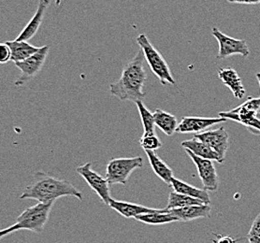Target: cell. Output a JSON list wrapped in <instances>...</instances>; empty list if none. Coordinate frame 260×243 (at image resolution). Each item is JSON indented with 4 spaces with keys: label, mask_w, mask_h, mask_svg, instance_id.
Segmentation results:
<instances>
[{
    "label": "cell",
    "mask_w": 260,
    "mask_h": 243,
    "mask_svg": "<svg viewBox=\"0 0 260 243\" xmlns=\"http://www.w3.org/2000/svg\"><path fill=\"white\" fill-rule=\"evenodd\" d=\"M137 43L141 48L145 60L151 71L154 75L159 79L162 85L175 84V80L172 77L170 66L168 65L165 58L160 54L159 51L154 48V45L148 40L145 34H141L137 38Z\"/></svg>",
    "instance_id": "4"
},
{
    "label": "cell",
    "mask_w": 260,
    "mask_h": 243,
    "mask_svg": "<svg viewBox=\"0 0 260 243\" xmlns=\"http://www.w3.org/2000/svg\"><path fill=\"white\" fill-rule=\"evenodd\" d=\"M218 77L225 86L230 88L236 98H243L246 94L242 79L235 70L231 67L221 68L219 70Z\"/></svg>",
    "instance_id": "16"
},
{
    "label": "cell",
    "mask_w": 260,
    "mask_h": 243,
    "mask_svg": "<svg viewBox=\"0 0 260 243\" xmlns=\"http://www.w3.org/2000/svg\"><path fill=\"white\" fill-rule=\"evenodd\" d=\"M144 59L143 52L140 50L136 56L125 65L118 81L110 84L112 95L118 97L121 101L136 103L137 101L143 100L146 95L143 87L147 78L143 66Z\"/></svg>",
    "instance_id": "2"
},
{
    "label": "cell",
    "mask_w": 260,
    "mask_h": 243,
    "mask_svg": "<svg viewBox=\"0 0 260 243\" xmlns=\"http://www.w3.org/2000/svg\"><path fill=\"white\" fill-rule=\"evenodd\" d=\"M247 238L249 243H260V214L254 220Z\"/></svg>",
    "instance_id": "26"
},
{
    "label": "cell",
    "mask_w": 260,
    "mask_h": 243,
    "mask_svg": "<svg viewBox=\"0 0 260 243\" xmlns=\"http://www.w3.org/2000/svg\"><path fill=\"white\" fill-rule=\"evenodd\" d=\"M169 212L177 217L180 222H190L193 220L209 218L211 216L212 207L210 204H201L172 209L169 210Z\"/></svg>",
    "instance_id": "14"
},
{
    "label": "cell",
    "mask_w": 260,
    "mask_h": 243,
    "mask_svg": "<svg viewBox=\"0 0 260 243\" xmlns=\"http://www.w3.org/2000/svg\"><path fill=\"white\" fill-rule=\"evenodd\" d=\"M184 151L197 167L203 189L210 192H216L219 187V176L213 161L199 157L187 149H184Z\"/></svg>",
    "instance_id": "10"
},
{
    "label": "cell",
    "mask_w": 260,
    "mask_h": 243,
    "mask_svg": "<svg viewBox=\"0 0 260 243\" xmlns=\"http://www.w3.org/2000/svg\"><path fill=\"white\" fill-rule=\"evenodd\" d=\"M6 43L9 45V47L11 48L12 61L14 63L27 59L28 57L35 54L40 50V48L35 47L28 42H24V41L20 42L15 40L12 42H7Z\"/></svg>",
    "instance_id": "22"
},
{
    "label": "cell",
    "mask_w": 260,
    "mask_h": 243,
    "mask_svg": "<svg viewBox=\"0 0 260 243\" xmlns=\"http://www.w3.org/2000/svg\"><path fill=\"white\" fill-rule=\"evenodd\" d=\"M228 121V119L220 117L218 118H210V117H197V116H186L182 119L178 125L176 133L181 134H189L195 133L199 134L206 130L213 125L223 123Z\"/></svg>",
    "instance_id": "12"
},
{
    "label": "cell",
    "mask_w": 260,
    "mask_h": 243,
    "mask_svg": "<svg viewBox=\"0 0 260 243\" xmlns=\"http://www.w3.org/2000/svg\"><path fill=\"white\" fill-rule=\"evenodd\" d=\"M135 219L143 224L151 225H166V224L180 222L177 217H175L166 209H159L157 212H154V213L139 215Z\"/></svg>",
    "instance_id": "21"
},
{
    "label": "cell",
    "mask_w": 260,
    "mask_h": 243,
    "mask_svg": "<svg viewBox=\"0 0 260 243\" xmlns=\"http://www.w3.org/2000/svg\"><path fill=\"white\" fill-rule=\"evenodd\" d=\"M212 34L219 44L217 59H226L232 55L239 54L243 57H247L250 54L247 42L244 40H237L232 37L222 33L217 27H213Z\"/></svg>",
    "instance_id": "8"
},
{
    "label": "cell",
    "mask_w": 260,
    "mask_h": 243,
    "mask_svg": "<svg viewBox=\"0 0 260 243\" xmlns=\"http://www.w3.org/2000/svg\"><path fill=\"white\" fill-rule=\"evenodd\" d=\"M50 51V46H42L40 50L28 57L27 59L14 63L15 65L21 72L20 77L15 82V86L22 87L25 83L29 82L33 78L38 75V73L42 71V66L47 59L48 54Z\"/></svg>",
    "instance_id": "7"
},
{
    "label": "cell",
    "mask_w": 260,
    "mask_h": 243,
    "mask_svg": "<svg viewBox=\"0 0 260 243\" xmlns=\"http://www.w3.org/2000/svg\"><path fill=\"white\" fill-rule=\"evenodd\" d=\"M0 63L6 64L9 61H12V51L9 45L5 43L0 44Z\"/></svg>",
    "instance_id": "27"
},
{
    "label": "cell",
    "mask_w": 260,
    "mask_h": 243,
    "mask_svg": "<svg viewBox=\"0 0 260 243\" xmlns=\"http://www.w3.org/2000/svg\"><path fill=\"white\" fill-rule=\"evenodd\" d=\"M110 207L121 214L124 218H136L137 216L142 214H151L157 212L159 209H152V207H145L143 205L131 203V202L121 201L112 199L109 205Z\"/></svg>",
    "instance_id": "15"
},
{
    "label": "cell",
    "mask_w": 260,
    "mask_h": 243,
    "mask_svg": "<svg viewBox=\"0 0 260 243\" xmlns=\"http://www.w3.org/2000/svg\"><path fill=\"white\" fill-rule=\"evenodd\" d=\"M171 187H172L173 191L177 192L179 194H183L185 196H192L198 199H201L204 202L205 204H210L211 203V197L208 194L207 191L205 189H199L195 186L191 185L189 184H186L183 181L173 177L172 180V184Z\"/></svg>",
    "instance_id": "19"
},
{
    "label": "cell",
    "mask_w": 260,
    "mask_h": 243,
    "mask_svg": "<svg viewBox=\"0 0 260 243\" xmlns=\"http://www.w3.org/2000/svg\"><path fill=\"white\" fill-rule=\"evenodd\" d=\"M76 171L82 178L84 179L90 188L95 191L102 202L109 206L113 198L111 197V184H109L107 178L102 177L100 173L93 170L91 163H85L84 165L78 166Z\"/></svg>",
    "instance_id": "9"
},
{
    "label": "cell",
    "mask_w": 260,
    "mask_h": 243,
    "mask_svg": "<svg viewBox=\"0 0 260 243\" xmlns=\"http://www.w3.org/2000/svg\"><path fill=\"white\" fill-rule=\"evenodd\" d=\"M50 3L51 0H39L38 9L33 18L30 20L29 23L26 24V26L20 33V35L16 38L17 41L28 42L34 38L42 25V21L45 16V12L47 11L48 7L50 6Z\"/></svg>",
    "instance_id": "13"
},
{
    "label": "cell",
    "mask_w": 260,
    "mask_h": 243,
    "mask_svg": "<svg viewBox=\"0 0 260 243\" xmlns=\"http://www.w3.org/2000/svg\"><path fill=\"white\" fill-rule=\"evenodd\" d=\"M137 108L141 116L142 126H143V134H151L155 133V123H154V113H151L144 105L143 101L139 100L136 102Z\"/></svg>",
    "instance_id": "24"
},
{
    "label": "cell",
    "mask_w": 260,
    "mask_h": 243,
    "mask_svg": "<svg viewBox=\"0 0 260 243\" xmlns=\"http://www.w3.org/2000/svg\"><path fill=\"white\" fill-rule=\"evenodd\" d=\"M194 137L208 144L215 153L218 154L222 162L225 161V154L230 148V135L224 127L203 131L195 134Z\"/></svg>",
    "instance_id": "11"
},
{
    "label": "cell",
    "mask_w": 260,
    "mask_h": 243,
    "mask_svg": "<svg viewBox=\"0 0 260 243\" xmlns=\"http://www.w3.org/2000/svg\"><path fill=\"white\" fill-rule=\"evenodd\" d=\"M140 144L144 151H155L162 147V143L155 133L143 134L140 138Z\"/></svg>",
    "instance_id": "25"
},
{
    "label": "cell",
    "mask_w": 260,
    "mask_h": 243,
    "mask_svg": "<svg viewBox=\"0 0 260 243\" xmlns=\"http://www.w3.org/2000/svg\"><path fill=\"white\" fill-rule=\"evenodd\" d=\"M260 98L250 96L247 100L240 107L231 112H222L219 113L220 117L231 119L246 126L254 135H260Z\"/></svg>",
    "instance_id": "5"
},
{
    "label": "cell",
    "mask_w": 260,
    "mask_h": 243,
    "mask_svg": "<svg viewBox=\"0 0 260 243\" xmlns=\"http://www.w3.org/2000/svg\"><path fill=\"white\" fill-rule=\"evenodd\" d=\"M216 238L213 239V243H236L237 240L234 238L229 237V236H221V235H215Z\"/></svg>",
    "instance_id": "28"
},
{
    "label": "cell",
    "mask_w": 260,
    "mask_h": 243,
    "mask_svg": "<svg viewBox=\"0 0 260 243\" xmlns=\"http://www.w3.org/2000/svg\"><path fill=\"white\" fill-rule=\"evenodd\" d=\"M255 77H256V79H257V81H258V83H259V86H260V72L259 73H256V75H255ZM260 98V96H259Z\"/></svg>",
    "instance_id": "30"
},
{
    "label": "cell",
    "mask_w": 260,
    "mask_h": 243,
    "mask_svg": "<svg viewBox=\"0 0 260 243\" xmlns=\"http://www.w3.org/2000/svg\"><path fill=\"white\" fill-rule=\"evenodd\" d=\"M228 2L236 3V4H244V5L260 4V0H228Z\"/></svg>",
    "instance_id": "29"
},
{
    "label": "cell",
    "mask_w": 260,
    "mask_h": 243,
    "mask_svg": "<svg viewBox=\"0 0 260 243\" xmlns=\"http://www.w3.org/2000/svg\"><path fill=\"white\" fill-rule=\"evenodd\" d=\"M54 203H38L32 207H27L18 216L13 225L0 232V237H6L10 234L19 230H28L35 233H42L47 224Z\"/></svg>",
    "instance_id": "3"
},
{
    "label": "cell",
    "mask_w": 260,
    "mask_h": 243,
    "mask_svg": "<svg viewBox=\"0 0 260 243\" xmlns=\"http://www.w3.org/2000/svg\"><path fill=\"white\" fill-rule=\"evenodd\" d=\"M60 3H61V0H55V5L56 6H59Z\"/></svg>",
    "instance_id": "31"
},
{
    "label": "cell",
    "mask_w": 260,
    "mask_h": 243,
    "mask_svg": "<svg viewBox=\"0 0 260 243\" xmlns=\"http://www.w3.org/2000/svg\"><path fill=\"white\" fill-rule=\"evenodd\" d=\"M154 123L160 130L167 136H172L177 130L178 120L172 113H167L160 109H156L154 113Z\"/></svg>",
    "instance_id": "20"
},
{
    "label": "cell",
    "mask_w": 260,
    "mask_h": 243,
    "mask_svg": "<svg viewBox=\"0 0 260 243\" xmlns=\"http://www.w3.org/2000/svg\"><path fill=\"white\" fill-rule=\"evenodd\" d=\"M145 153L154 174L166 184L171 186L172 178L174 177L172 168L168 166L167 163L162 160L154 151H145Z\"/></svg>",
    "instance_id": "18"
},
{
    "label": "cell",
    "mask_w": 260,
    "mask_h": 243,
    "mask_svg": "<svg viewBox=\"0 0 260 243\" xmlns=\"http://www.w3.org/2000/svg\"><path fill=\"white\" fill-rule=\"evenodd\" d=\"M143 166L142 156L113 158L107 165L106 178L111 185H126L130 175Z\"/></svg>",
    "instance_id": "6"
},
{
    "label": "cell",
    "mask_w": 260,
    "mask_h": 243,
    "mask_svg": "<svg viewBox=\"0 0 260 243\" xmlns=\"http://www.w3.org/2000/svg\"><path fill=\"white\" fill-rule=\"evenodd\" d=\"M201 204H205V203L201 199H198L192 196H185L183 194H179L175 191H172L169 196V201L165 209L167 211H169L172 209L187 207L191 205H201Z\"/></svg>",
    "instance_id": "23"
},
{
    "label": "cell",
    "mask_w": 260,
    "mask_h": 243,
    "mask_svg": "<svg viewBox=\"0 0 260 243\" xmlns=\"http://www.w3.org/2000/svg\"><path fill=\"white\" fill-rule=\"evenodd\" d=\"M73 196L83 200V194L73 184L51 176L44 171H37L20 199H34L40 203H54L60 197Z\"/></svg>",
    "instance_id": "1"
},
{
    "label": "cell",
    "mask_w": 260,
    "mask_h": 243,
    "mask_svg": "<svg viewBox=\"0 0 260 243\" xmlns=\"http://www.w3.org/2000/svg\"><path fill=\"white\" fill-rule=\"evenodd\" d=\"M181 145H182L183 149L189 150L190 152H192L193 154L197 155V156H199V157L216 161L220 164L223 163L217 153H215L208 144L201 142L196 137H193L191 140L183 141V143H181Z\"/></svg>",
    "instance_id": "17"
}]
</instances>
